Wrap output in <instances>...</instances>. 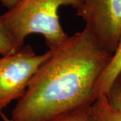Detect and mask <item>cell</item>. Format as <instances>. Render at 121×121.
Instances as JSON below:
<instances>
[{
	"label": "cell",
	"instance_id": "6da1fadb",
	"mask_svg": "<svg viewBox=\"0 0 121 121\" xmlns=\"http://www.w3.org/2000/svg\"><path fill=\"white\" fill-rule=\"evenodd\" d=\"M50 50L12 110L13 121H51L96 99V83L111 55L84 28Z\"/></svg>",
	"mask_w": 121,
	"mask_h": 121
},
{
	"label": "cell",
	"instance_id": "7a4b0ae2",
	"mask_svg": "<svg viewBox=\"0 0 121 121\" xmlns=\"http://www.w3.org/2000/svg\"><path fill=\"white\" fill-rule=\"evenodd\" d=\"M81 3V0H19L0 15V21L17 51L33 34L42 35L49 49H55L69 36L60 24L59 9L62 6L77 9Z\"/></svg>",
	"mask_w": 121,
	"mask_h": 121
},
{
	"label": "cell",
	"instance_id": "3957f363",
	"mask_svg": "<svg viewBox=\"0 0 121 121\" xmlns=\"http://www.w3.org/2000/svg\"><path fill=\"white\" fill-rule=\"evenodd\" d=\"M51 53L49 49L37 54L27 44L0 57V112L12 101L22 98L38 68Z\"/></svg>",
	"mask_w": 121,
	"mask_h": 121
},
{
	"label": "cell",
	"instance_id": "277c9868",
	"mask_svg": "<svg viewBox=\"0 0 121 121\" xmlns=\"http://www.w3.org/2000/svg\"><path fill=\"white\" fill-rule=\"evenodd\" d=\"M76 9L84 29L112 55L121 34V0H83Z\"/></svg>",
	"mask_w": 121,
	"mask_h": 121
},
{
	"label": "cell",
	"instance_id": "5b68a950",
	"mask_svg": "<svg viewBox=\"0 0 121 121\" xmlns=\"http://www.w3.org/2000/svg\"><path fill=\"white\" fill-rule=\"evenodd\" d=\"M121 72V34L117 48L98 79L94 90L95 99L106 95L112 83Z\"/></svg>",
	"mask_w": 121,
	"mask_h": 121
},
{
	"label": "cell",
	"instance_id": "8992f818",
	"mask_svg": "<svg viewBox=\"0 0 121 121\" xmlns=\"http://www.w3.org/2000/svg\"><path fill=\"white\" fill-rule=\"evenodd\" d=\"M94 121H121V116L111 106L106 95H101L91 105Z\"/></svg>",
	"mask_w": 121,
	"mask_h": 121
},
{
	"label": "cell",
	"instance_id": "52a82bcc",
	"mask_svg": "<svg viewBox=\"0 0 121 121\" xmlns=\"http://www.w3.org/2000/svg\"><path fill=\"white\" fill-rule=\"evenodd\" d=\"M106 96L111 106L121 116V72L113 81Z\"/></svg>",
	"mask_w": 121,
	"mask_h": 121
},
{
	"label": "cell",
	"instance_id": "ba28073f",
	"mask_svg": "<svg viewBox=\"0 0 121 121\" xmlns=\"http://www.w3.org/2000/svg\"><path fill=\"white\" fill-rule=\"evenodd\" d=\"M51 121H94V120L91 106H89L64 114Z\"/></svg>",
	"mask_w": 121,
	"mask_h": 121
},
{
	"label": "cell",
	"instance_id": "9c48e42d",
	"mask_svg": "<svg viewBox=\"0 0 121 121\" xmlns=\"http://www.w3.org/2000/svg\"><path fill=\"white\" fill-rule=\"evenodd\" d=\"M17 51L12 39L0 21V55H7Z\"/></svg>",
	"mask_w": 121,
	"mask_h": 121
},
{
	"label": "cell",
	"instance_id": "30bf717a",
	"mask_svg": "<svg viewBox=\"0 0 121 121\" xmlns=\"http://www.w3.org/2000/svg\"><path fill=\"white\" fill-rule=\"evenodd\" d=\"M18 1L19 0H0V2L3 5H4L5 8H7L8 9H9L16 4Z\"/></svg>",
	"mask_w": 121,
	"mask_h": 121
},
{
	"label": "cell",
	"instance_id": "8fae6325",
	"mask_svg": "<svg viewBox=\"0 0 121 121\" xmlns=\"http://www.w3.org/2000/svg\"><path fill=\"white\" fill-rule=\"evenodd\" d=\"M0 117H1L2 121H13L9 117H8L5 114H4L3 111L0 112Z\"/></svg>",
	"mask_w": 121,
	"mask_h": 121
},
{
	"label": "cell",
	"instance_id": "7c38bea8",
	"mask_svg": "<svg viewBox=\"0 0 121 121\" xmlns=\"http://www.w3.org/2000/svg\"><path fill=\"white\" fill-rule=\"evenodd\" d=\"M81 1H83V0H81Z\"/></svg>",
	"mask_w": 121,
	"mask_h": 121
}]
</instances>
